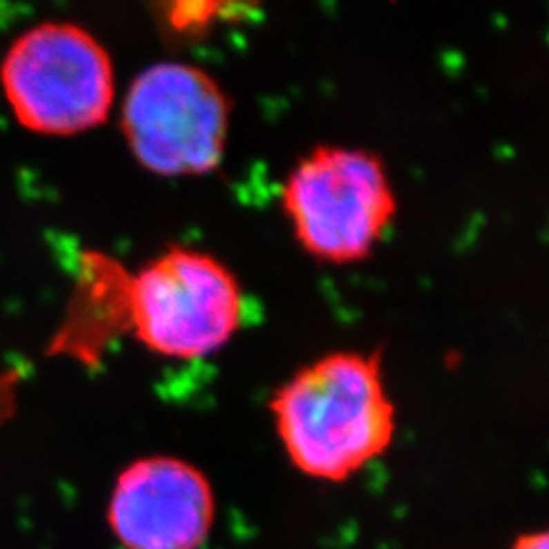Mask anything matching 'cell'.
Here are the masks:
<instances>
[{
    "mask_svg": "<svg viewBox=\"0 0 549 549\" xmlns=\"http://www.w3.org/2000/svg\"><path fill=\"white\" fill-rule=\"evenodd\" d=\"M242 291L216 256L171 247L126 281V328L167 358H202L240 328Z\"/></svg>",
    "mask_w": 549,
    "mask_h": 549,
    "instance_id": "cell-3",
    "label": "cell"
},
{
    "mask_svg": "<svg viewBox=\"0 0 549 549\" xmlns=\"http://www.w3.org/2000/svg\"><path fill=\"white\" fill-rule=\"evenodd\" d=\"M511 549H549V533L546 529L521 533L514 537Z\"/></svg>",
    "mask_w": 549,
    "mask_h": 549,
    "instance_id": "cell-8",
    "label": "cell"
},
{
    "mask_svg": "<svg viewBox=\"0 0 549 549\" xmlns=\"http://www.w3.org/2000/svg\"><path fill=\"white\" fill-rule=\"evenodd\" d=\"M269 409L293 468L329 484L378 460L397 432L376 354L334 352L309 363L277 389Z\"/></svg>",
    "mask_w": 549,
    "mask_h": 549,
    "instance_id": "cell-1",
    "label": "cell"
},
{
    "mask_svg": "<svg viewBox=\"0 0 549 549\" xmlns=\"http://www.w3.org/2000/svg\"><path fill=\"white\" fill-rule=\"evenodd\" d=\"M281 198L299 244L336 264L366 258L397 214L385 163L356 146L309 151L291 169Z\"/></svg>",
    "mask_w": 549,
    "mask_h": 549,
    "instance_id": "cell-2",
    "label": "cell"
},
{
    "mask_svg": "<svg viewBox=\"0 0 549 549\" xmlns=\"http://www.w3.org/2000/svg\"><path fill=\"white\" fill-rule=\"evenodd\" d=\"M216 492L177 456L131 462L112 488L108 525L124 549H202L216 523Z\"/></svg>",
    "mask_w": 549,
    "mask_h": 549,
    "instance_id": "cell-6",
    "label": "cell"
},
{
    "mask_svg": "<svg viewBox=\"0 0 549 549\" xmlns=\"http://www.w3.org/2000/svg\"><path fill=\"white\" fill-rule=\"evenodd\" d=\"M0 75L19 122L45 135H75L102 124L114 100L106 49L68 23L39 25L19 37Z\"/></svg>",
    "mask_w": 549,
    "mask_h": 549,
    "instance_id": "cell-5",
    "label": "cell"
},
{
    "mask_svg": "<svg viewBox=\"0 0 549 549\" xmlns=\"http://www.w3.org/2000/svg\"><path fill=\"white\" fill-rule=\"evenodd\" d=\"M169 23L175 31H191L206 27L212 19H216L220 12H224V6L216 2H177L169 4Z\"/></svg>",
    "mask_w": 549,
    "mask_h": 549,
    "instance_id": "cell-7",
    "label": "cell"
},
{
    "mask_svg": "<svg viewBox=\"0 0 549 549\" xmlns=\"http://www.w3.org/2000/svg\"><path fill=\"white\" fill-rule=\"evenodd\" d=\"M230 126V100L198 66L159 61L139 73L124 98L122 131L137 161L165 177L218 167Z\"/></svg>",
    "mask_w": 549,
    "mask_h": 549,
    "instance_id": "cell-4",
    "label": "cell"
}]
</instances>
